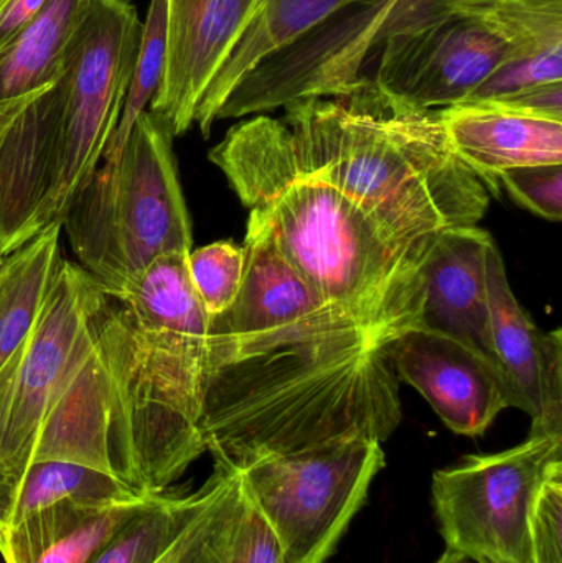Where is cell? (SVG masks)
<instances>
[{
	"label": "cell",
	"mask_w": 562,
	"mask_h": 563,
	"mask_svg": "<svg viewBox=\"0 0 562 563\" xmlns=\"http://www.w3.org/2000/svg\"><path fill=\"white\" fill-rule=\"evenodd\" d=\"M385 466L382 443L343 440L243 470L244 486L276 536L283 563H323Z\"/></svg>",
	"instance_id": "cell-8"
},
{
	"label": "cell",
	"mask_w": 562,
	"mask_h": 563,
	"mask_svg": "<svg viewBox=\"0 0 562 563\" xmlns=\"http://www.w3.org/2000/svg\"><path fill=\"white\" fill-rule=\"evenodd\" d=\"M188 254L155 261L98 317L115 478L158 496L207 453L200 430L210 317Z\"/></svg>",
	"instance_id": "cell-3"
},
{
	"label": "cell",
	"mask_w": 562,
	"mask_h": 563,
	"mask_svg": "<svg viewBox=\"0 0 562 563\" xmlns=\"http://www.w3.org/2000/svg\"><path fill=\"white\" fill-rule=\"evenodd\" d=\"M174 139L161 119L142 112L121 152L102 161L63 217L78 266L108 297L155 261L194 247Z\"/></svg>",
	"instance_id": "cell-5"
},
{
	"label": "cell",
	"mask_w": 562,
	"mask_h": 563,
	"mask_svg": "<svg viewBox=\"0 0 562 563\" xmlns=\"http://www.w3.org/2000/svg\"><path fill=\"white\" fill-rule=\"evenodd\" d=\"M399 380L425 396L459 435H482L502 410L514 407L497 364L445 334L412 330L388 346Z\"/></svg>",
	"instance_id": "cell-13"
},
{
	"label": "cell",
	"mask_w": 562,
	"mask_h": 563,
	"mask_svg": "<svg viewBox=\"0 0 562 563\" xmlns=\"http://www.w3.org/2000/svg\"><path fill=\"white\" fill-rule=\"evenodd\" d=\"M142 38L137 9L121 0H92L53 82L52 168L40 228L62 221L91 181L118 129Z\"/></svg>",
	"instance_id": "cell-6"
},
{
	"label": "cell",
	"mask_w": 562,
	"mask_h": 563,
	"mask_svg": "<svg viewBox=\"0 0 562 563\" xmlns=\"http://www.w3.org/2000/svg\"><path fill=\"white\" fill-rule=\"evenodd\" d=\"M355 2L359 0H271L221 66L198 106L195 124L203 137L210 135L221 106L247 73L277 49L296 42L323 20Z\"/></svg>",
	"instance_id": "cell-19"
},
{
	"label": "cell",
	"mask_w": 562,
	"mask_h": 563,
	"mask_svg": "<svg viewBox=\"0 0 562 563\" xmlns=\"http://www.w3.org/2000/svg\"><path fill=\"white\" fill-rule=\"evenodd\" d=\"M151 498L56 503L10 526L0 554L5 563H91Z\"/></svg>",
	"instance_id": "cell-17"
},
{
	"label": "cell",
	"mask_w": 562,
	"mask_h": 563,
	"mask_svg": "<svg viewBox=\"0 0 562 563\" xmlns=\"http://www.w3.org/2000/svg\"><path fill=\"white\" fill-rule=\"evenodd\" d=\"M137 496L142 495L121 479L89 466L69 462L33 463L20 479L9 528L56 503H115Z\"/></svg>",
	"instance_id": "cell-24"
},
{
	"label": "cell",
	"mask_w": 562,
	"mask_h": 563,
	"mask_svg": "<svg viewBox=\"0 0 562 563\" xmlns=\"http://www.w3.org/2000/svg\"><path fill=\"white\" fill-rule=\"evenodd\" d=\"M540 419L530 435L562 437V334L561 330L543 333L540 363Z\"/></svg>",
	"instance_id": "cell-29"
},
{
	"label": "cell",
	"mask_w": 562,
	"mask_h": 563,
	"mask_svg": "<svg viewBox=\"0 0 562 563\" xmlns=\"http://www.w3.org/2000/svg\"><path fill=\"white\" fill-rule=\"evenodd\" d=\"M108 298L81 266L63 260L32 331L0 369V463L19 482Z\"/></svg>",
	"instance_id": "cell-9"
},
{
	"label": "cell",
	"mask_w": 562,
	"mask_h": 563,
	"mask_svg": "<svg viewBox=\"0 0 562 563\" xmlns=\"http://www.w3.org/2000/svg\"><path fill=\"white\" fill-rule=\"evenodd\" d=\"M494 243L478 227L441 231L421 266L422 330L454 338L492 363L487 254Z\"/></svg>",
	"instance_id": "cell-14"
},
{
	"label": "cell",
	"mask_w": 562,
	"mask_h": 563,
	"mask_svg": "<svg viewBox=\"0 0 562 563\" xmlns=\"http://www.w3.org/2000/svg\"><path fill=\"white\" fill-rule=\"evenodd\" d=\"M487 291L488 327L495 363L510 387L514 407L527 412L535 423L541 413L543 333L515 297L497 243L492 244L487 254Z\"/></svg>",
	"instance_id": "cell-20"
},
{
	"label": "cell",
	"mask_w": 562,
	"mask_h": 563,
	"mask_svg": "<svg viewBox=\"0 0 562 563\" xmlns=\"http://www.w3.org/2000/svg\"><path fill=\"white\" fill-rule=\"evenodd\" d=\"M250 221L269 233L280 256L326 300L388 343L422 330L429 247L386 233L355 201L310 175L297 161L283 119L251 115L210 154Z\"/></svg>",
	"instance_id": "cell-2"
},
{
	"label": "cell",
	"mask_w": 562,
	"mask_h": 563,
	"mask_svg": "<svg viewBox=\"0 0 562 563\" xmlns=\"http://www.w3.org/2000/svg\"><path fill=\"white\" fill-rule=\"evenodd\" d=\"M507 46L458 13L383 43L373 78L425 109L469 101L507 63Z\"/></svg>",
	"instance_id": "cell-11"
},
{
	"label": "cell",
	"mask_w": 562,
	"mask_h": 563,
	"mask_svg": "<svg viewBox=\"0 0 562 563\" xmlns=\"http://www.w3.org/2000/svg\"><path fill=\"white\" fill-rule=\"evenodd\" d=\"M434 563H478L474 559L467 558V555L461 554V552L451 551L445 549L444 554L438 559Z\"/></svg>",
	"instance_id": "cell-33"
},
{
	"label": "cell",
	"mask_w": 562,
	"mask_h": 563,
	"mask_svg": "<svg viewBox=\"0 0 562 563\" xmlns=\"http://www.w3.org/2000/svg\"><path fill=\"white\" fill-rule=\"evenodd\" d=\"M454 154L497 187L505 170L562 164V121L504 108L492 101H464L438 109Z\"/></svg>",
	"instance_id": "cell-15"
},
{
	"label": "cell",
	"mask_w": 562,
	"mask_h": 563,
	"mask_svg": "<svg viewBox=\"0 0 562 563\" xmlns=\"http://www.w3.org/2000/svg\"><path fill=\"white\" fill-rule=\"evenodd\" d=\"M560 463L562 437L530 435L514 449L436 472L432 505L448 549L478 563H531V509Z\"/></svg>",
	"instance_id": "cell-10"
},
{
	"label": "cell",
	"mask_w": 562,
	"mask_h": 563,
	"mask_svg": "<svg viewBox=\"0 0 562 563\" xmlns=\"http://www.w3.org/2000/svg\"><path fill=\"white\" fill-rule=\"evenodd\" d=\"M449 0H359L260 63L217 115L269 114L299 99L346 91L375 63L386 40L449 15Z\"/></svg>",
	"instance_id": "cell-7"
},
{
	"label": "cell",
	"mask_w": 562,
	"mask_h": 563,
	"mask_svg": "<svg viewBox=\"0 0 562 563\" xmlns=\"http://www.w3.org/2000/svg\"><path fill=\"white\" fill-rule=\"evenodd\" d=\"M92 0H46L35 19L0 52V102L40 95L58 81L66 52Z\"/></svg>",
	"instance_id": "cell-21"
},
{
	"label": "cell",
	"mask_w": 562,
	"mask_h": 563,
	"mask_svg": "<svg viewBox=\"0 0 562 563\" xmlns=\"http://www.w3.org/2000/svg\"><path fill=\"white\" fill-rule=\"evenodd\" d=\"M243 250L240 294L210 318L200 430L214 466L386 442L403 419L392 343L313 290L253 221Z\"/></svg>",
	"instance_id": "cell-1"
},
{
	"label": "cell",
	"mask_w": 562,
	"mask_h": 563,
	"mask_svg": "<svg viewBox=\"0 0 562 563\" xmlns=\"http://www.w3.org/2000/svg\"><path fill=\"white\" fill-rule=\"evenodd\" d=\"M46 0H13L12 5L0 19V52L7 48L19 36V33L35 19L36 13L43 9Z\"/></svg>",
	"instance_id": "cell-31"
},
{
	"label": "cell",
	"mask_w": 562,
	"mask_h": 563,
	"mask_svg": "<svg viewBox=\"0 0 562 563\" xmlns=\"http://www.w3.org/2000/svg\"><path fill=\"white\" fill-rule=\"evenodd\" d=\"M481 101H492L495 104L504 106V108L515 109V111L562 121V82L531 86V88L518 89L508 95L481 99Z\"/></svg>",
	"instance_id": "cell-30"
},
{
	"label": "cell",
	"mask_w": 562,
	"mask_h": 563,
	"mask_svg": "<svg viewBox=\"0 0 562 563\" xmlns=\"http://www.w3.org/2000/svg\"><path fill=\"white\" fill-rule=\"evenodd\" d=\"M180 539V538H178ZM177 544L178 541L175 542L174 548L170 549V551L167 552V554L164 555V558L161 559L157 563H172L174 562L175 552H177Z\"/></svg>",
	"instance_id": "cell-34"
},
{
	"label": "cell",
	"mask_w": 562,
	"mask_h": 563,
	"mask_svg": "<svg viewBox=\"0 0 562 563\" xmlns=\"http://www.w3.org/2000/svg\"><path fill=\"white\" fill-rule=\"evenodd\" d=\"M62 221L0 257V369L25 341L62 266Z\"/></svg>",
	"instance_id": "cell-22"
},
{
	"label": "cell",
	"mask_w": 562,
	"mask_h": 563,
	"mask_svg": "<svg viewBox=\"0 0 562 563\" xmlns=\"http://www.w3.org/2000/svg\"><path fill=\"white\" fill-rule=\"evenodd\" d=\"M449 12L484 26L508 59L469 101L562 82V0H449Z\"/></svg>",
	"instance_id": "cell-16"
},
{
	"label": "cell",
	"mask_w": 562,
	"mask_h": 563,
	"mask_svg": "<svg viewBox=\"0 0 562 563\" xmlns=\"http://www.w3.org/2000/svg\"><path fill=\"white\" fill-rule=\"evenodd\" d=\"M244 264L243 247L227 241L190 251L188 276L208 317H218L236 300L243 284Z\"/></svg>",
	"instance_id": "cell-26"
},
{
	"label": "cell",
	"mask_w": 562,
	"mask_h": 563,
	"mask_svg": "<svg viewBox=\"0 0 562 563\" xmlns=\"http://www.w3.org/2000/svg\"><path fill=\"white\" fill-rule=\"evenodd\" d=\"M121 2H129V0H121Z\"/></svg>",
	"instance_id": "cell-36"
},
{
	"label": "cell",
	"mask_w": 562,
	"mask_h": 563,
	"mask_svg": "<svg viewBox=\"0 0 562 563\" xmlns=\"http://www.w3.org/2000/svg\"><path fill=\"white\" fill-rule=\"evenodd\" d=\"M36 96H32V98L19 99V101L0 102V137H2V134L7 131V128H9V125L15 121L16 115H19L20 112L25 109V106L29 104L33 98H36Z\"/></svg>",
	"instance_id": "cell-32"
},
{
	"label": "cell",
	"mask_w": 562,
	"mask_h": 563,
	"mask_svg": "<svg viewBox=\"0 0 562 563\" xmlns=\"http://www.w3.org/2000/svg\"><path fill=\"white\" fill-rule=\"evenodd\" d=\"M210 495V479L191 495L152 496L91 563H157L174 548Z\"/></svg>",
	"instance_id": "cell-23"
},
{
	"label": "cell",
	"mask_w": 562,
	"mask_h": 563,
	"mask_svg": "<svg viewBox=\"0 0 562 563\" xmlns=\"http://www.w3.org/2000/svg\"><path fill=\"white\" fill-rule=\"evenodd\" d=\"M299 164L355 201L401 243L477 227L487 185L449 145L438 109H425L363 76L346 91L299 99L283 118Z\"/></svg>",
	"instance_id": "cell-4"
},
{
	"label": "cell",
	"mask_w": 562,
	"mask_h": 563,
	"mask_svg": "<svg viewBox=\"0 0 562 563\" xmlns=\"http://www.w3.org/2000/svg\"><path fill=\"white\" fill-rule=\"evenodd\" d=\"M172 563H283L241 473L214 466L210 495L181 532Z\"/></svg>",
	"instance_id": "cell-18"
},
{
	"label": "cell",
	"mask_w": 562,
	"mask_h": 563,
	"mask_svg": "<svg viewBox=\"0 0 562 563\" xmlns=\"http://www.w3.org/2000/svg\"><path fill=\"white\" fill-rule=\"evenodd\" d=\"M167 53V0H151L147 19L142 23V38L131 85L122 106L118 129L106 147L102 161L114 158L124 147L135 121L147 111L164 78Z\"/></svg>",
	"instance_id": "cell-25"
},
{
	"label": "cell",
	"mask_w": 562,
	"mask_h": 563,
	"mask_svg": "<svg viewBox=\"0 0 562 563\" xmlns=\"http://www.w3.org/2000/svg\"><path fill=\"white\" fill-rule=\"evenodd\" d=\"M497 180L521 207L550 221L562 218V164L511 168Z\"/></svg>",
	"instance_id": "cell-28"
},
{
	"label": "cell",
	"mask_w": 562,
	"mask_h": 563,
	"mask_svg": "<svg viewBox=\"0 0 562 563\" xmlns=\"http://www.w3.org/2000/svg\"><path fill=\"white\" fill-rule=\"evenodd\" d=\"M531 563H562V463L538 489L530 516Z\"/></svg>",
	"instance_id": "cell-27"
},
{
	"label": "cell",
	"mask_w": 562,
	"mask_h": 563,
	"mask_svg": "<svg viewBox=\"0 0 562 563\" xmlns=\"http://www.w3.org/2000/svg\"><path fill=\"white\" fill-rule=\"evenodd\" d=\"M271 0H167L164 78L147 111L174 137L195 124L208 86Z\"/></svg>",
	"instance_id": "cell-12"
},
{
	"label": "cell",
	"mask_w": 562,
	"mask_h": 563,
	"mask_svg": "<svg viewBox=\"0 0 562 563\" xmlns=\"http://www.w3.org/2000/svg\"><path fill=\"white\" fill-rule=\"evenodd\" d=\"M13 0H0V19H2L3 13H5V10L9 9L10 5H12Z\"/></svg>",
	"instance_id": "cell-35"
}]
</instances>
